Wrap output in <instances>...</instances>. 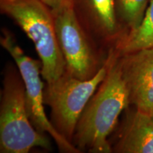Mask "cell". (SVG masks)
<instances>
[{"mask_svg":"<svg viewBox=\"0 0 153 153\" xmlns=\"http://www.w3.org/2000/svg\"><path fill=\"white\" fill-rule=\"evenodd\" d=\"M118 55L115 49L106 77L88 101L76 123L72 144L81 152L111 153V134L116 129L121 113L131 106Z\"/></svg>","mask_w":153,"mask_h":153,"instance_id":"cell-1","label":"cell"},{"mask_svg":"<svg viewBox=\"0 0 153 153\" xmlns=\"http://www.w3.org/2000/svg\"><path fill=\"white\" fill-rule=\"evenodd\" d=\"M35 148L50 150L51 142L32 125L22 74L16 65L9 62L3 70L0 94V152L28 153Z\"/></svg>","mask_w":153,"mask_h":153,"instance_id":"cell-2","label":"cell"},{"mask_svg":"<svg viewBox=\"0 0 153 153\" xmlns=\"http://www.w3.org/2000/svg\"><path fill=\"white\" fill-rule=\"evenodd\" d=\"M0 11L33 41L45 82L59 79L66 71V64L57 41L51 9L41 0H0Z\"/></svg>","mask_w":153,"mask_h":153,"instance_id":"cell-3","label":"cell"},{"mask_svg":"<svg viewBox=\"0 0 153 153\" xmlns=\"http://www.w3.org/2000/svg\"><path fill=\"white\" fill-rule=\"evenodd\" d=\"M115 49L109 51L104 65L91 79H77L65 71L59 79L44 87V103L51 108L50 120L55 130L71 143L80 115L106 77Z\"/></svg>","mask_w":153,"mask_h":153,"instance_id":"cell-4","label":"cell"},{"mask_svg":"<svg viewBox=\"0 0 153 153\" xmlns=\"http://www.w3.org/2000/svg\"><path fill=\"white\" fill-rule=\"evenodd\" d=\"M52 12L66 71L77 79H91L104 65L108 54L101 51L89 37L76 18L72 3Z\"/></svg>","mask_w":153,"mask_h":153,"instance_id":"cell-5","label":"cell"},{"mask_svg":"<svg viewBox=\"0 0 153 153\" xmlns=\"http://www.w3.org/2000/svg\"><path fill=\"white\" fill-rule=\"evenodd\" d=\"M0 44L12 57L22 74L26 89L28 116L33 127L41 133L52 137L60 152H81L55 130L45 114L43 98L45 85L41 79V61L26 55L19 45L14 33L7 28H4L1 30Z\"/></svg>","mask_w":153,"mask_h":153,"instance_id":"cell-6","label":"cell"},{"mask_svg":"<svg viewBox=\"0 0 153 153\" xmlns=\"http://www.w3.org/2000/svg\"><path fill=\"white\" fill-rule=\"evenodd\" d=\"M72 4L82 28L106 55L126 36L116 17L115 0H72Z\"/></svg>","mask_w":153,"mask_h":153,"instance_id":"cell-7","label":"cell"},{"mask_svg":"<svg viewBox=\"0 0 153 153\" xmlns=\"http://www.w3.org/2000/svg\"><path fill=\"white\" fill-rule=\"evenodd\" d=\"M118 60L128 92L130 105L151 114L153 111V47L119 54Z\"/></svg>","mask_w":153,"mask_h":153,"instance_id":"cell-8","label":"cell"},{"mask_svg":"<svg viewBox=\"0 0 153 153\" xmlns=\"http://www.w3.org/2000/svg\"><path fill=\"white\" fill-rule=\"evenodd\" d=\"M111 148L115 153H153L151 114L134 106L133 110L126 111Z\"/></svg>","mask_w":153,"mask_h":153,"instance_id":"cell-9","label":"cell"},{"mask_svg":"<svg viewBox=\"0 0 153 153\" xmlns=\"http://www.w3.org/2000/svg\"><path fill=\"white\" fill-rule=\"evenodd\" d=\"M153 47V0H151L143 22L137 29L120 42L116 50L119 54Z\"/></svg>","mask_w":153,"mask_h":153,"instance_id":"cell-10","label":"cell"},{"mask_svg":"<svg viewBox=\"0 0 153 153\" xmlns=\"http://www.w3.org/2000/svg\"><path fill=\"white\" fill-rule=\"evenodd\" d=\"M150 1L115 0L116 17L118 23L125 30L126 36L137 29L140 25Z\"/></svg>","mask_w":153,"mask_h":153,"instance_id":"cell-11","label":"cell"},{"mask_svg":"<svg viewBox=\"0 0 153 153\" xmlns=\"http://www.w3.org/2000/svg\"><path fill=\"white\" fill-rule=\"evenodd\" d=\"M51 10H57L63 6L72 3V0H41Z\"/></svg>","mask_w":153,"mask_h":153,"instance_id":"cell-12","label":"cell"},{"mask_svg":"<svg viewBox=\"0 0 153 153\" xmlns=\"http://www.w3.org/2000/svg\"><path fill=\"white\" fill-rule=\"evenodd\" d=\"M151 116H152V117L153 118V111H152V113H151Z\"/></svg>","mask_w":153,"mask_h":153,"instance_id":"cell-13","label":"cell"}]
</instances>
